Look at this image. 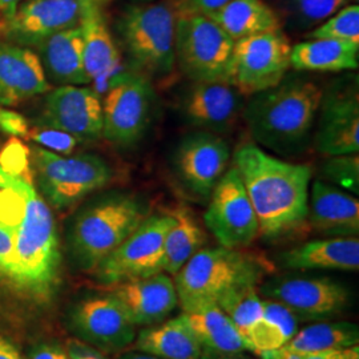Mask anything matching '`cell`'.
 <instances>
[{
    "label": "cell",
    "mask_w": 359,
    "mask_h": 359,
    "mask_svg": "<svg viewBox=\"0 0 359 359\" xmlns=\"http://www.w3.org/2000/svg\"><path fill=\"white\" fill-rule=\"evenodd\" d=\"M0 215L15 229L13 283L35 294H50L59 281L62 264L50 206L29 180L4 172L0 184Z\"/></svg>",
    "instance_id": "obj_1"
},
{
    "label": "cell",
    "mask_w": 359,
    "mask_h": 359,
    "mask_svg": "<svg viewBox=\"0 0 359 359\" xmlns=\"http://www.w3.org/2000/svg\"><path fill=\"white\" fill-rule=\"evenodd\" d=\"M233 167L256 212L261 236L278 238L306 222L310 167L273 156L253 142L237 148Z\"/></svg>",
    "instance_id": "obj_2"
},
{
    "label": "cell",
    "mask_w": 359,
    "mask_h": 359,
    "mask_svg": "<svg viewBox=\"0 0 359 359\" xmlns=\"http://www.w3.org/2000/svg\"><path fill=\"white\" fill-rule=\"evenodd\" d=\"M322 96L316 81L298 74H287L277 86L249 96L243 115L253 140L276 154H301L311 140Z\"/></svg>",
    "instance_id": "obj_3"
},
{
    "label": "cell",
    "mask_w": 359,
    "mask_h": 359,
    "mask_svg": "<svg viewBox=\"0 0 359 359\" xmlns=\"http://www.w3.org/2000/svg\"><path fill=\"white\" fill-rule=\"evenodd\" d=\"M149 215L148 205L132 193H107L83 206L68 231L77 268L93 273Z\"/></svg>",
    "instance_id": "obj_4"
},
{
    "label": "cell",
    "mask_w": 359,
    "mask_h": 359,
    "mask_svg": "<svg viewBox=\"0 0 359 359\" xmlns=\"http://www.w3.org/2000/svg\"><path fill=\"white\" fill-rule=\"evenodd\" d=\"M264 264L240 249L225 246L201 248L175 276V286L182 311L217 302L228 290L245 283L257 285Z\"/></svg>",
    "instance_id": "obj_5"
},
{
    "label": "cell",
    "mask_w": 359,
    "mask_h": 359,
    "mask_svg": "<svg viewBox=\"0 0 359 359\" xmlns=\"http://www.w3.org/2000/svg\"><path fill=\"white\" fill-rule=\"evenodd\" d=\"M176 19L173 6L167 1L130 6L121 13L116 28L137 74L152 80L173 72Z\"/></svg>",
    "instance_id": "obj_6"
},
{
    "label": "cell",
    "mask_w": 359,
    "mask_h": 359,
    "mask_svg": "<svg viewBox=\"0 0 359 359\" xmlns=\"http://www.w3.org/2000/svg\"><path fill=\"white\" fill-rule=\"evenodd\" d=\"M31 157L40 192L47 204L59 210L75 205L114 177L109 164L95 154L69 156L34 147Z\"/></svg>",
    "instance_id": "obj_7"
},
{
    "label": "cell",
    "mask_w": 359,
    "mask_h": 359,
    "mask_svg": "<svg viewBox=\"0 0 359 359\" xmlns=\"http://www.w3.org/2000/svg\"><path fill=\"white\" fill-rule=\"evenodd\" d=\"M234 40L206 16H177L175 55L192 81H226Z\"/></svg>",
    "instance_id": "obj_8"
},
{
    "label": "cell",
    "mask_w": 359,
    "mask_h": 359,
    "mask_svg": "<svg viewBox=\"0 0 359 359\" xmlns=\"http://www.w3.org/2000/svg\"><path fill=\"white\" fill-rule=\"evenodd\" d=\"M292 44L283 28L234 41L228 83L244 96L277 86L292 68Z\"/></svg>",
    "instance_id": "obj_9"
},
{
    "label": "cell",
    "mask_w": 359,
    "mask_h": 359,
    "mask_svg": "<svg viewBox=\"0 0 359 359\" xmlns=\"http://www.w3.org/2000/svg\"><path fill=\"white\" fill-rule=\"evenodd\" d=\"M172 224V215H149L93 270L96 278L115 286L164 273V241Z\"/></svg>",
    "instance_id": "obj_10"
},
{
    "label": "cell",
    "mask_w": 359,
    "mask_h": 359,
    "mask_svg": "<svg viewBox=\"0 0 359 359\" xmlns=\"http://www.w3.org/2000/svg\"><path fill=\"white\" fill-rule=\"evenodd\" d=\"M154 95L148 77L137 72L120 77L103 104V137L118 147L139 142L151 124Z\"/></svg>",
    "instance_id": "obj_11"
},
{
    "label": "cell",
    "mask_w": 359,
    "mask_h": 359,
    "mask_svg": "<svg viewBox=\"0 0 359 359\" xmlns=\"http://www.w3.org/2000/svg\"><path fill=\"white\" fill-rule=\"evenodd\" d=\"M206 228L221 246L241 249L259 236L258 219L236 168L228 169L209 196Z\"/></svg>",
    "instance_id": "obj_12"
},
{
    "label": "cell",
    "mask_w": 359,
    "mask_h": 359,
    "mask_svg": "<svg viewBox=\"0 0 359 359\" xmlns=\"http://www.w3.org/2000/svg\"><path fill=\"white\" fill-rule=\"evenodd\" d=\"M68 321L79 341L103 353L127 348L136 338L135 323L112 293L80 299L71 309Z\"/></svg>",
    "instance_id": "obj_13"
},
{
    "label": "cell",
    "mask_w": 359,
    "mask_h": 359,
    "mask_svg": "<svg viewBox=\"0 0 359 359\" xmlns=\"http://www.w3.org/2000/svg\"><path fill=\"white\" fill-rule=\"evenodd\" d=\"M318 126L314 135L317 152L326 156L358 154V79L338 81L323 90Z\"/></svg>",
    "instance_id": "obj_14"
},
{
    "label": "cell",
    "mask_w": 359,
    "mask_h": 359,
    "mask_svg": "<svg viewBox=\"0 0 359 359\" xmlns=\"http://www.w3.org/2000/svg\"><path fill=\"white\" fill-rule=\"evenodd\" d=\"M261 293L289 309L298 321L330 318L348 304L346 287L325 277L276 278L265 283Z\"/></svg>",
    "instance_id": "obj_15"
},
{
    "label": "cell",
    "mask_w": 359,
    "mask_h": 359,
    "mask_svg": "<svg viewBox=\"0 0 359 359\" xmlns=\"http://www.w3.org/2000/svg\"><path fill=\"white\" fill-rule=\"evenodd\" d=\"M231 156L226 140L213 132L198 130L180 140L173 154V169L185 188L209 198L228 170Z\"/></svg>",
    "instance_id": "obj_16"
},
{
    "label": "cell",
    "mask_w": 359,
    "mask_h": 359,
    "mask_svg": "<svg viewBox=\"0 0 359 359\" xmlns=\"http://www.w3.org/2000/svg\"><path fill=\"white\" fill-rule=\"evenodd\" d=\"M44 126L65 130L80 142L103 137V104L99 95L84 86H60L44 105Z\"/></svg>",
    "instance_id": "obj_17"
},
{
    "label": "cell",
    "mask_w": 359,
    "mask_h": 359,
    "mask_svg": "<svg viewBox=\"0 0 359 359\" xmlns=\"http://www.w3.org/2000/svg\"><path fill=\"white\" fill-rule=\"evenodd\" d=\"M79 25L77 0H23L6 13L4 32L19 44L39 46L52 35Z\"/></svg>",
    "instance_id": "obj_18"
},
{
    "label": "cell",
    "mask_w": 359,
    "mask_h": 359,
    "mask_svg": "<svg viewBox=\"0 0 359 359\" xmlns=\"http://www.w3.org/2000/svg\"><path fill=\"white\" fill-rule=\"evenodd\" d=\"M244 97L226 81H193L181 100V114L194 128L224 132L243 114Z\"/></svg>",
    "instance_id": "obj_19"
},
{
    "label": "cell",
    "mask_w": 359,
    "mask_h": 359,
    "mask_svg": "<svg viewBox=\"0 0 359 359\" xmlns=\"http://www.w3.org/2000/svg\"><path fill=\"white\" fill-rule=\"evenodd\" d=\"M112 294L123 304L136 327L165 321L179 305L175 281L167 273L118 283Z\"/></svg>",
    "instance_id": "obj_20"
},
{
    "label": "cell",
    "mask_w": 359,
    "mask_h": 359,
    "mask_svg": "<svg viewBox=\"0 0 359 359\" xmlns=\"http://www.w3.org/2000/svg\"><path fill=\"white\" fill-rule=\"evenodd\" d=\"M306 221L314 231L327 237H357L358 198L332 184L317 180L309 193Z\"/></svg>",
    "instance_id": "obj_21"
},
{
    "label": "cell",
    "mask_w": 359,
    "mask_h": 359,
    "mask_svg": "<svg viewBox=\"0 0 359 359\" xmlns=\"http://www.w3.org/2000/svg\"><path fill=\"white\" fill-rule=\"evenodd\" d=\"M77 3L86 69L90 81H99L109 76L120 63V55L107 20L109 0H77Z\"/></svg>",
    "instance_id": "obj_22"
},
{
    "label": "cell",
    "mask_w": 359,
    "mask_h": 359,
    "mask_svg": "<svg viewBox=\"0 0 359 359\" xmlns=\"http://www.w3.org/2000/svg\"><path fill=\"white\" fill-rule=\"evenodd\" d=\"M50 90L39 56L15 44L0 43V105L11 107Z\"/></svg>",
    "instance_id": "obj_23"
},
{
    "label": "cell",
    "mask_w": 359,
    "mask_h": 359,
    "mask_svg": "<svg viewBox=\"0 0 359 359\" xmlns=\"http://www.w3.org/2000/svg\"><path fill=\"white\" fill-rule=\"evenodd\" d=\"M283 265L297 270L359 269L357 237H329L299 245L281 256Z\"/></svg>",
    "instance_id": "obj_24"
},
{
    "label": "cell",
    "mask_w": 359,
    "mask_h": 359,
    "mask_svg": "<svg viewBox=\"0 0 359 359\" xmlns=\"http://www.w3.org/2000/svg\"><path fill=\"white\" fill-rule=\"evenodd\" d=\"M44 68L60 86H86L90 83L84 63V43L79 25L63 29L38 46Z\"/></svg>",
    "instance_id": "obj_25"
},
{
    "label": "cell",
    "mask_w": 359,
    "mask_h": 359,
    "mask_svg": "<svg viewBox=\"0 0 359 359\" xmlns=\"http://www.w3.org/2000/svg\"><path fill=\"white\" fill-rule=\"evenodd\" d=\"M292 68L297 72H342L358 69L359 43L308 39L292 46Z\"/></svg>",
    "instance_id": "obj_26"
},
{
    "label": "cell",
    "mask_w": 359,
    "mask_h": 359,
    "mask_svg": "<svg viewBox=\"0 0 359 359\" xmlns=\"http://www.w3.org/2000/svg\"><path fill=\"white\" fill-rule=\"evenodd\" d=\"M135 350L161 359H200L203 347L182 316L142 329Z\"/></svg>",
    "instance_id": "obj_27"
},
{
    "label": "cell",
    "mask_w": 359,
    "mask_h": 359,
    "mask_svg": "<svg viewBox=\"0 0 359 359\" xmlns=\"http://www.w3.org/2000/svg\"><path fill=\"white\" fill-rule=\"evenodd\" d=\"M191 327L203 351L217 354H240L246 348L241 334L222 311L217 302L182 311L181 314Z\"/></svg>",
    "instance_id": "obj_28"
},
{
    "label": "cell",
    "mask_w": 359,
    "mask_h": 359,
    "mask_svg": "<svg viewBox=\"0 0 359 359\" xmlns=\"http://www.w3.org/2000/svg\"><path fill=\"white\" fill-rule=\"evenodd\" d=\"M206 18L217 23L234 41L283 28L277 11L264 0H231Z\"/></svg>",
    "instance_id": "obj_29"
},
{
    "label": "cell",
    "mask_w": 359,
    "mask_h": 359,
    "mask_svg": "<svg viewBox=\"0 0 359 359\" xmlns=\"http://www.w3.org/2000/svg\"><path fill=\"white\" fill-rule=\"evenodd\" d=\"M170 215L173 224L165 234L163 271L175 277L204 246L206 237L189 206L180 204Z\"/></svg>",
    "instance_id": "obj_30"
},
{
    "label": "cell",
    "mask_w": 359,
    "mask_h": 359,
    "mask_svg": "<svg viewBox=\"0 0 359 359\" xmlns=\"http://www.w3.org/2000/svg\"><path fill=\"white\" fill-rule=\"evenodd\" d=\"M298 332V320L280 302L264 299V310L246 338L249 351L261 355L285 346Z\"/></svg>",
    "instance_id": "obj_31"
},
{
    "label": "cell",
    "mask_w": 359,
    "mask_h": 359,
    "mask_svg": "<svg viewBox=\"0 0 359 359\" xmlns=\"http://www.w3.org/2000/svg\"><path fill=\"white\" fill-rule=\"evenodd\" d=\"M359 329L350 322H318L299 330L283 348L302 353H323L358 346Z\"/></svg>",
    "instance_id": "obj_32"
},
{
    "label": "cell",
    "mask_w": 359,
    "mask_h": 359,
    "mask_svg": "<svg viewBox=\"0 0 359 359\" xmlns=\"http://www.w3.org/2000/svg\"><path fill=\"white\" fill-rule=\"evenodd\" d=\"M217 305L231 318L246 345L249 332L264 310V299L258 295L257 285L245 283L233 287L218 298Z\"/></svg>",
    "instance_id": "obj_33"
},
{
    "label": "cell",
    "mask_w": 359,
    "mask_h": 359,
    "mask_svg": "<svg viewBox=\"0 0 359 359\" xmlns=\"http://www.w3.org/2000/svg\"><path fill=\"white\" fill-rule=\"evenodd\" d=\"M353 0H280V7L287 26L308 31L320 26Z\"/></svg>",
    "instance_id": "obj_34"
},
{
    "label": "cell",
    "mask_w": 359,
    "mask_h": 359,
    "mask_svg": "<svg viewBox=\"0 0 359 359\" xmlns=\"http://www.w3.org/2000/svg\"><path fill=\"white\" fill-rule=\"evenodd\" d=\"M308 39H333L359 43V6L348 4L309 31Z\"/></svg>",
    "instance_id": "obj_35"
},
{
    "label": "cell",
    "mask_w": 359,
    "mask_h": 359,
    "mask_svg": "<svg viewBox=\"0 0 359 359\" xmlns=\"http://www.w3.org/2000/svg\"><path fill=\"white\" fill-rule=\"evenodd\" d=\"M322 175L335 185L350 193L359 192L358 154L329 156L322 164Z\"/></svg>",
    "instance_id": "obj_36"
},
{
    "label": "cell",
    "mask_w": 359,
    "mask_h": 359,
    "mask_svg": "<svg viewBox=\"0 0 359 359\" xmlns=\"http://www.w3.org/2000/svg\"><path fill=\"white\" fill-rule=\"evenodd\" d=\"M28 136L44 149H48L51 152L59 154H71L80 140L75 136L67 133L60 129L52 128V127H41V128L34 129L28 133Z\"/></svg>",
    "instance_id": "obj_37"
},
{
    "label": "cell",
    "mask_w": 359,
    "mask_h": 359,
    "mask_svg": "<svg viewBox=\"0 0 359 359\" xmlns=\"http://www.w3.org/2000/svg\"><path fill=\"white\" fill-rule=\"evenodd\" d=\"M15 269V229L8 219L0 215V274L13 283Z\"/></svg>",
    "instance_id": "obj_38"
},
{
    "label": "cell",
    "mask_w": 359,
    "mask_h": 359,
    "mask_svg": "<svg viewBox=\"0 0 359 359\" xmlns=\"http://www.w3.org/2000/svg\"><path fill=\"white\" fill-rule=\"evenodd\" d=\"M231 0H173L177 16H209Z\"/></svg>",
    "instance_id": "obj_39"
},
{
    "label": "cell",
    "mask_w": 359,
    "mask_h": 359,
    "mask_svg": "<svg viewBox=\"0 0 359 359\" xmlns=\"http://www.w3.org/2000/svg\"><path fill=\"white\" fill-rule=\"evenodd\" d=\"M27 154L25 148L13 142V145H8L3 154H0V167L1 169L13 176H23V172L26 169Z\"/></svg>",
    "instance_id": "obj_40"
},
{
    "label": "cell",
    "mask_w": 359,
    "mask_h": 359,
    "mask_svg": "<svg viewBox=\"0 0 359 359\" xmlns=\"http://www.w3.org/2000/svg\"><path fill=\"white\" fill-rule=\"evenodd\" d=\"M0 130L16 137H26L29 133V127L23 116L0 105Z\"/></svg>",
    "instance_id": "obj_41"
},
{
    "label": "cell",
    "mask_w": 359,
    "mask_h": 359,
    "mask_svg": "<svg viewBox=\"0 0 359 359\" xmlns=\"http://www.w3.org/2000/svg\"><path fill=\"white\" fill-rule=\"evenodd\" d=\"M338 351L339 350L323 351V353H302V351H293V350L281 347L278 350L262 353L258 357L261 359H333Z\"/></svg>",
    "instance_id": "obj_42"
},
{
    "label": "cell",
    "mask_w": 359,
    "mask_h": 359,
    "mask_svg": "<svg viewBox=\"0 0 359 359\" xmlns=\"http://www.w3.org/2000/svg\"><path fill=\"white\" fill-rule=\"evenodd\" d=\"M65 350L69 359H108L104 355L103 351L90 346L79 339L68 341Z\"/></svg>",
    "instance_id": "obj_43"
},
{
    "label": "cell",
    "mask_w": 359,
    "mask_h": 359,
    "mask_svg": "<svg viewBox=\"0 0 359 359\" xmlns=\"http://www.w3.org/2000/svg\"><path fill=\"white\" fill-rule=\"evenodd\" d=\"M27 359H69L67 350L56 344H40L34 347Z\"/></svg>",
    "instance_id": "obj_44"
},
{
    "label": "cell",
    "mask_w": 359,
    "mask_h": 359,
    "mask_svg": "<svg viewBox=\"0 0 359 359\" xmlns=\"http://www.w3.org/2000/svg\"><path fill=\"white\" fill-rule=\"evenodd\" d=\"M0 359H22L16 347L0 337Z\"/></svg>",
    "instance_id": "obj_45"
},
{
    "label": "cell",
    "mask_w": 359,
    "mask_h": 359,
    "mask_svg": "<svg viewBox=\"0 0 359 359\" xmlns=\"http://www.w3.org/2000/svg\"><path fill=\"white\" fill-rule=\"evenodd\" d=\"M200 359H252L249 357H245L243 353L240 354H217V353H209V351H203L201 358Z\"/></svg>",
    "instance_id": "obj_46"
},
{
    "label": "cell",
    "mask_w": 359,
    "mask_h": 359,
    "mask_svg": "<svg viewBox=\"0 0 359 359\" xmlns=\"http://www.w3.org/2000/svg\"><path fill=\"white\" fill-rule=\"evenodd\" d=\"M333 359H359V347H347L339 350Z\"/></svg>",
    "instance_id": "obj_47"
},
{
    "label": "cell",
    "mask_w": 359,
    "mask_h": 359,
    "mask_svg": "<svg viewBox=\"0 0 359 359\" xmlns=\"http://www.w3.org/2000/svg\"><path fill=\"white\" fill-rule=\"evenodd\" d=\"M117 359H161L158 357H154L151 354H147V353H142V351H137V350H130V351H126L123 354H120V357Z\"/></svg>",
    "instance_id": "obj_48"
},
{
    "label": "cell",
    "mask_w": 359,
    "mask_h": 359,
    "mask_svg": "<svg viewBox=\"0 0 359 359\" xmlns=\"http://www.w3.org/2000/svg\"><path fill=\"white\" fill-rule=\"evenodd\" d=\"M23 0H0V13H8Z\"/></svg>",
    "instance_id": "obj_49"
},
{
    "label": "cell",
    "mask_w": 359,
    "mask_h": 359,
    "mask_svg": "<svg viewBox=\"0 0 359 359\" xmlns=\"http://www.w3.org/2000/svg\"><path fill=\"white\" fill-rule=\"evenodd\" d=\"M3 176H4V170L0 167V184H1V181H3Z\"/></svg>",
    "instance_id": "obj_50"
},
{
    "label": "cell",
    "mask_w": 359,
    "mask_h": 359,
    "mask_svg": "<svg viewBox=\"0 0 359 359\" xmlns=\"http://www.w3.org/2000/svg\"><path fill=\"white\" fill-rule=\"evenodd\" d=\"M135 1H140V3H149V1H156V0H135Z\"/></svg>",
    "instance_id": "obj_51"
}]
</instances>
